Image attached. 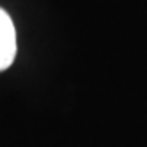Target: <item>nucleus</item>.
<instances>
[{
	"mask_svg": "<svg viewBox=\"0 0 147 147\" xmlns=\"http://www.w3.org/2000/svg\"><path fill=\"white\" fill-rule=\"evenodd\" d=\"M16 57V30L13 20L0 7V71L7 69Z\"/></svg>",
	"mask_w": 147,
	"mask_h": 147,
	"instance_id": "1",
	"label": "nucleus"
}]
</instances>
